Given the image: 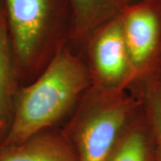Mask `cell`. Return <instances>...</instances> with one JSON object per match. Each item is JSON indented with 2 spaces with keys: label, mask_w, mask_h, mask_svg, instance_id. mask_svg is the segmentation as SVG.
Returning a JSON list of instances; mask_svg holds the SVG:
<instances>
[{
  "label": "cell",
  "mask_w": 161,
  "mask_h": 161,
  "mask_svg": "<svg viewBox=\"0 0 161 161\" xmlns=\"http://www.w3.org/2000/svg\"><path fill=\"white\" fill-rule=\"evenodd\" d=\"M91 87L86 60L68 41L33 81L19 91L11 125L1 146L16 145L37 132L58 127L69 119Z\"/></svg>",
  "instance_id": "6da1fadb"
},
{
  "label": "cell",
  "mask_w": 161,
  "mask_h": 161,
  "mask_svg": "<svg viewBox=\"0 0 161 161\" xmlns=\"http://www.w3.org/2000/svg\"><path fill=\"white\" fill-rule=\"evenodd\" d=\"M13 55L23 69H44L60 47L70 41L68 0H5Z\"/></svg>",
  "instance_id": "7a4b0ae2"
},
{
  "label": "cell",
  "mask_w": 161,
  "mask_h": 161,
  "mask_svg": "<svg viewBox=\"0 0 161 161\" xmlns=\"http://www.w3.org/2000/svg\"><path fill=\"white\" fill-rule=\"evenodd\" d=\"M130 92H110L92 86L63 127L79 161H106L138 111Z\"/></svg>",
  "instance_id": "3957f363"
},
{
  "label": "cell",
  "mask_w": 161,
  "mask_h": 161,
  "mask_svg": "<svg viewBox=\"0 0 161 161\" xmlns=\"http://www.w3.org/2000/svg\"><path fill=\"white\" fill-rule=\"evenodd\" d=\"M84 47L92 86L110 92L129 90L136 76L124 36L121 14L95 30Z\"/></svg>",
  "instance_id": "277c9868"
},
{
  "label": "cell",
  "mask_w": 161,
  "mask_h": 161,
  "mask_svg": "<svg viewBox=\"0 0 161 161\" xmlns=\"http://www.w3.org/2000/svg\"><path fill=\"white\" fill-rule=\"evenodd\" d=\"M121 19L137 80L161 66V0L127 5Z\"/></svg>",
  "instance_id": "5b68a950"
},
{
  "label": "cell",
  "mask_w": 161,
  "mask_h": 161,
  "mask_svg": "<svg viewBox=\"0 0 161 161\" xmlns=\"http://www.w3.org/2000/svg\"><path fill=\"white\" fill-rule=\"evenodd\" d=\"M0 161H79V158L63 128L54 127L21 143L1 146Z\"/></svg>",
  "instance_id": "8992f818"
},
{
  "label": "cell",
  "mask_w": 161,
  "mask_h": 161,
  "mask_svg": "<svg viewBox=\"0 0 161 161\" xmlns=\"http://www.w3.org/2000/svg\"><path fill=\"white\" fill-rule=\"evenodd\" d=\"M72 12L70 42L83 45L92 33L118 14L125 5L123 0H68Z\"/></svg>",
  "instance_id": "52a82bcc"
},
{
  "label": "cell",
  "mask_w": 161,
  "mask_h": 161,
  "mask_svg": "<svg viewBox=\"0 0 161 161\" xmlns=\"http://www.w3.org/2000/svg\"><path fill=\"white\" fill-rule=\"evenodd\" d=\"M106 161H158L150 124L141 104Z\"/></svg>",
  "instance_id": "ba28073f"
},
{
  "label": "cell",
  "mask_w": 161,
  "mask_h": 161,
  "mask_svg": "<svg viewBox=\"0 0 161 161\" xmlns=\"http://www.w3.org/2000/svg\"><path fill=\"white\" fill-rule=\"evenodd\" d=\"M5 8L0 6V133L6 137L14 107V65Z\"/></svg>",
  "instance_id": "9c48e42d"
},
{
  "label": "cell",
  "mask_w": 161,
  "mask_h": 161,
  "mask_svg": "<svg viewBox=\"0 0 161 161\" xmlns=\"http://www.w3.org/2000/svg\"><path fill=\"white\" fill-rule=\"evenodd\" d=\"M128 92L143 109L154 138L158 159L161 161V66L134 80Z\"/></svg>",
  "instance_id": "30bf717a"
},
{
  "label": "cell",
  "mask_w": 161,
  "mask_h": 161,
  "mask_svg": "<svg viewBox=\"0 0 161 161\" xmlns=\"http://www.w3.org/2000/svg\"><path fill=\"white\" fill-rule=\"evenodd\" d=\"M140 1H142V0H123L124 4L127 6V5H131V4H134V3H137Z\"/></svg>",
  "instance_id": "8fae6325"
},
{
  "label": "cell",
  "mask_w": 161,
  "mask_h": 161,
  "mask_svg": "<svg viewBox=\"0 0 161 161\" xmlns=\"http://www.w3.org/2000/svg\"><path fill=\"white\" fill-rule=\"evenodd\" d=\"M3 141H4V136L0 133V146L3 143Z\"/></svg>",
  "instance_id": "7c38bea8"
}]
</instances>
